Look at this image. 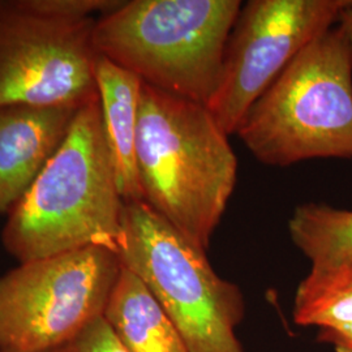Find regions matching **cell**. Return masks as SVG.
I'll return each instance as SVG.
<instances>
[{"mask_svg": "<svg viewBox=\"0 0 352 352\" xmlns=\"http://www.w3.org/2000/svg\"><path fill=\"white\" fill-rule=\"evenodd\" d=\"M96 82L102 126L113 160L120 196L124 202L142 201L136 142L142 80L98 54Z\"/></svg>", "mask_w": 352, "mask_h": 352, "instance_id": "cell-10", "label": "cell"}, {"mask_svg": "<svg viewBox=\"0 0 352 352\" xmlns=\"http://www.w3.org/2000/svg\"><path fill=\"white\" fill-rule=\"evenodd\" d=\"M39 352H128L116 338L113 329L101 317L84 331L63 344Z\"/></svg>", "mask_w": 352, "mask_h": 352, "instance_id": "cell-15", "label": "cell"}, {"mask_svg": "<svg viewBox=\"0 0 352 352\" xmlns=\"http://www.w3.org/2000/svg\"><path fill=\"white\" fill-rule=\"evenodd\" d=\"M123 265L88 247L20 263L0 277V352H39L77 337L104 315Z\"/></svg>", "mask_w": 352, "mask_h": 352, "instance_id": "cell-6", "label": "cell"}, {"mask_svg": "<svg viewBox=\"0 0 352 352\" xmlns=\"http://www.w3.org/2000/svg\"><path fill=\"white\" fill-rule=\"evenodd\" d=\"M82 106L0 107V215L8 214L63 145Z\"/></svg>", "mask_w": 352, "mask_h": 352, "instance_id": "cell-9", "label": "cell"}, {"mask_svg": "<svg viewBox=\"0 0 352 352\" xmlns=\"http://www.w3.org/2000/svg\"><path fill=\"white\" fill-rule=\"evenodd\" d=\"M103 318L128 352H189L161 304L144 282L124 266Z\"/></svg>", "mask_w": 352, "mask_h": 352, "instance_id": "cell-11", "label": "cell"}, {"mask_svg": "<svg viewBox=\"0 0 352 352\" xmlns=\"http://www.w3.org/2000/svg\"><path fill=\"white\" fill-rule=\"evenodd\" d=\"M118 254L161 304L189 352H244L235 333L245 315L239 286L219 277L206 252L146 202H124Z\"/></svg>", "mask_w": 352, "mask_h": 352, "instance_id": "cell-5", "label": "cell"}, {"mask_svg": "<svg viewBox=\"0 0 352 352\" xmlns=\"http://www.w3.org/2000/svg\"><path fill=\"white\" fill-rule=\"evenodd\" d=\"M317 340L331 346L336 352H352V325L338 329H318Z\"/></svg>", "mask_w": 352, "mask_h": 352, "instance_id": "cell-16", "label": "cell"}, {"mask_svg": "<svg viewBox=\"0 0 352 352\" xmlns=\"http://www.w3.org/2000/svg\"><path fill=\"white\" fill-rule=\"evenodd\" d=\"M123 209L97 98L78 110L63 145L8 213L3 245L19 263L88 247L118 252Z\"/></svg>", "mask_w": 352, "mask_h": 352, "instance_id": "cell-2", "label": "cell"}, {"mask_svg": "<svg viewBox=\"0 0 352 352\" xmlns=\"http://www.w3.org/2000/svg\"><path fill=\"white\" fill-rule=\"evenodd\" d=\"M236 135L267 166L351 160L352 50L342 26L295 56L250 107Z\"/></svg>", "mask_w": 352, "mask_h": 352, "instance_id": "cell-4", "label": "cell"}, {"mask_svg": "<svg viewBox=\"0 0 352 352\" xmlns=\"http://www.w3.org/2000/svg\"><path fill=\"white\" fill-rule=\"evenodd\" d=\"M295 247L311 261L312 269H329L352 261V210L322 202L295 208L289 221Z\"/></svg>", "mask_w": 352, "mask_h": 352, "instance_id": "cell-12", "label": "cell"}, {"mask_svg": "<svg viewBox=\"0 0 352 352\" xmlns=\"http://www.w3.org/2000/svg\"><path fill=\"white\" fill-rule=\"evenodd\" d=\"M352 0H251L227 42L218 89L206 104L228 136L252 104L315 38L340 23Z\"/></svg>", "mask_w": 352, "mask_h": 352, "instance_id": "cell-7", "label": "cell"}, {"mask_svg": "<svg viewBox=\"0 0 352 352\" xmlns=\"http://www.w3.org/2000/svg\"><path fill=\"white\" fill-rule=\"evenodd\" d=\"M96 21L54 20L0 1V107L97 100Z\"/></svg>", "mask_w": 352, "mask_h": 352, "instance_id": "cell-8", "label": "cell"}, {"mask_svg": "<svg viewBox=\"0 0 352 352\" xmlns=\"http://www.w3.org/2000/svg\"><path fill=\"white\" fill-rule=\"evenodd\" d=\"M338 25L342 26V29L344 30L352 50V3L344 10V12L342 13Z\"/></svg>", "mask_w": 352, "mask_h": 352, "instance_id": "cell-17", "label": "cell"}, {"mask_svg": "<svg viewBox=\"0 0 352 352\" xmlns=\"http://www.w3.org/2000/svg\"><path fill=\"white\" fill-rule=\"evenodd\" d=\"M8 4L21 12L33 13L42 17L82 21L96 19L94 14L111 12L122 1L118 0H8Z\"/></svg>", "mask_w": 352, "mask_h": 352, "instance_id": "cell-14", "label": "cell"}, {"mask_svg": "<svg viewBox=\"0 0 352 352\" xmlns=\"http://www.w3.org/2000/svg\"><path fill=\"white\" fill-rule=\"evenodd\" d=\"M240 0H132L97 17V52L144 84L208 104Z\"/></svg>", "mask_w": 352, "mask_h": 352, "instance_id": "cell-3", "label": "cell"}, {"mask_svg": "<svg viewBox=\"0 0 352 352\" xmlns=\"http://www.w3.org/2000/svg\"><path fill=\"white\" fill-rule=\"evenodd\" d=\"M292 317L300 327H351L352 261L329 269H311L295 292Z\"/></svg>", "mask_w": 352, "mask_h": 352, "instance_id": "cell-13", "label": "cell"}, {"mask_svg": "<svg viewBox=\"0 0 352 352\" xmlns=\"http://www.w3.org/2000/svg\"><path fill=\"white\" fill-rule=\"evenodd\" d=\"M136 162L142 201L208 251L238 179V158L209 109L142 84Z\"/></svg>", "mask_w": 352, "mask_h": 352, "instance_id": "cell-1", "label": "cell"}]
</instances>
